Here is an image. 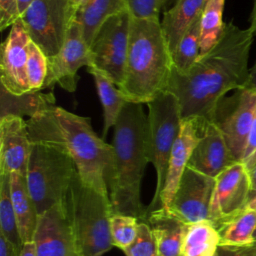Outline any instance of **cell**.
I'll return each mask as SVG.
<instances>
[{
    "instance_id": "obj_41",
    "label": "cell",
    "mask_w": 256,
    "mask_h": 256,
    "mask_svg": "<svg viewBox=\"0 0 256 256\" xmlns=\"http://www.w3.org/2000/svg\"><path fill=\"white\" fill-rule=\"evenodd\" d=\"M245 89L251 90L253 92L256 93V61L255 64L253 65L252 69L250 70V74H249V82L247 84V87Z\"/></svg>"
},
{
    "instance_id": "obj_9",
    "label": "cell",
    "mask_w": 256,
    "mask_h": 256,
    "mask_svg": "<svg viewBox=\"0 0 256 256\" xmlns=\"http://www.w3.org/2000/svg\"><path fill=\"white\" fill-rule=\"evenodd\" d=\"M131 19L129 11L112 16L100 27L90 45L92 66L107 74L118 88L125 76Z\"/></svg>"
},
{
    "instance_id": "obj_19",
    "label": "cell",
    "mask_w": 256,
    "mask_h": 256,
    "mask_svg": "<svg viewBox=\"0 0 256 256\" xmlns=\"http://www.w3.org/2000/svg\"><path fill=\"white\" fill-rule=\"evenodd\" d=\"M142 219L151 227L159 256H181L188 224L162 208L147 211Z\"/></svg>"
},
{
    "instance_id": "obj_31",
    "label": "cell",
    "mask_w": 256,
    "mask_h": 256,
    "mask_svg": "<svg viewBox=\"0 0 256 256\" xmlns=\"http://www.w3.org/2000/svg\"><path fill=\"white\" fill-rule=\"evenodd\" d=\"M47 56L32 40L27 46V77L30 92L42 90L47 75Z\"/></svg>"
},
{
    "instance_id": "obj_43",
    "label": "cell",
    "mask_w": 256,
    "mask_h": 256,
    "mask_svg": "<svg viewBox=\"0 0 256 256\" xmlns=\"http://www.w3.org/2000/svg\"><path fill=\"white\" fill-rule=\"evenodd\" d=\"M178 0H161V12L164 13L176 4Z\"/></svg>"
},
{
    "instance_id": "obj_1",
    "label": "cell",
    "mask_w": 256,
    "mask_h": 256,
    "mask_svg": "<svg viewBox=\"0 0 256 256\" xmlns=\"http://www.w3.org/2000/svg\"><path fill=\"white\" fill-rule=\"evenodd\" d=\"M254 35L251 27L241 29L233 22L225 23L216 44L197 58L188 74L181 75L172 68L167 91L178 98L182 119L211 122L227 92L247 87Z\"/></svg>"
},
{
    "instance_id": "obj_25",
    "label": "cell",
    "mask_w": 256,
    "mask_h": 256,
    "mask_svg": "<svg viewBox=\"0 0 256 256\" xmlns=\"http://www.w3.org/2000/svg\"><path fill=\"white\" fill-rule=\"evenodd\" d=\"M220 246V234L209 220L188 224L181 256H215Z\"/></svg>"
},
{
    "instance_id": "obj_11",
    "label": "cell",
    "mask_w": 256,
    "mask_h": 256,
    "mask_svg": "<svg viewBox=\"0 0 256 256\" xmlns=\"http://www.w3.org/2000/svg\"><path fill=\"white\" fill-rule=\"evenodd\" d=\"M238 92L232 108L220 100L211 122L221 131L233 158L241 162L256 111V93L248 89Z\"/></svg>"
},
{
    "instance_id": "obj_14",
    "label": "cell",
    "mask_w": 256,
    "mask_h": 256,
    "mask_svg": "<svg viewBox=\"0 0 256 256\" xmlns=\"http://www.w3.org/2000/svg\"><path fill=\"white\" fill-rule=\"evenodd\" d=\"M30 40L19 19L11 26L7 38L1 45V86L11 95L31 93L27 77V46Z\"/></svg>"
},
{
    "instance_id": "obj_39",
    "label": "cell",
    "mask_w": 256,
    "mask_h": 256,
    "mask_svg": "<svg viewBox=\"0 0 256 256\" xmlns=\"http://www.w3.org/2000/svg\"><path fill=\"white\" fill-rule=\"evenodd\" d=\"M20 256H37L35 242L34 241L25 242L20 251Z\"/></svg>"
},
{
    "instance_id": "obj_32",
    "label": "cell",
    "mask_w": 256,
    "mask_h": 256,
    "mask_svg": "<svg viewBox=\"0 0 256 256\" xmlns=\"http://www.w3.org/2000/svg\"><path fill=\"white\" fill-rule=\"evenodd\" d=\"M123 252L126 256H159L155 237L147 222L139 221L135 240Z\"/></svg>"
},
{
    "instance_id": "obj_28",
    "label": "cell",
    "mask_w": 256,
    "mask_h": 256,
    "mask_svg": "<svg viewBox=\"0 0 256 256\" xmlns=\"http://www.w3.org/2000/svg\"><path fill=\"white\" fill-rule=\"evenodd\" d=\"M2 94L7 97V100L2 98V113L1 117L5 115H16L22 117V115L33 116L40 109L53 105L55 98L52 94H42L40 92L27 93L21 96H15L9 94L1 86Z\"/></svg>"
},
{
    "instance_id": "obj_44",
    "label": "cell",
    "mask_w": 256,
    "mask_h": 256,
    "mask_svg": "<svg viewBox=\"0 0 256 256\" xmlns=\"http://www.w3.org/2000/svg\"><path fill=\"white\" fill-rule=\"evenodd\" d=\"M34 0H17L18 2V6H19V11H20V15H22L27 8L30 6V4L33 2Z\"/></svg>"
},
{
    "instance_id": "obj_13",
    "label": "cell",
    "mask_w": 256,
    "mask_h": 256,
    "mask_svg": "<svg viewBox=\"0 0 256 256\" xmlns=\"http://www.w3.org/2000/svg\"><path fill=\"white\" fill-rule=\"evenodd\" d=\"M215 178L186 167L168 212L186 224L208 220Z\"/></svg>"
},
{
    "instance_id": "obj_17",
    "label": "cell",
    "mask_w": 256,
    "mask_h": 256,
    "mask_svg": "<svg viewBox=\"0 0 256 256\" xmlns=\"http://www.w3.org/2000/svg\"><path fill=\"white\" fill-rule=\"evenodd\" d=\"M205 124L194 117L182 119L180 133L171 150L166 178L160 195L159 208L168 211L171 200L188 165L192 152L200 139Z\"/></svg>"
},
{
    "instance_id": "obj_42",
    "label": "cell",
    "mask_w": 256,
    "mask_h": 256,
    "mask_svg": "<svg viewBox=\"0 0 256 256\" xmlns=\"http://www.w3.org/2000/svg\"><path fill=\"white\" fill-rule=\"evenodd\" d=\"M243 256H256V241L246 247H243Z\"/></svg>"
},
{
    "instance_id": "obj_46",
    "label": "cell",
    "mask_w": 256,
    "mask_h": 256,
    "mask_svg": "<svg viewBox=\"0 0 256 256\" xmlns=\"http://www.w3.org/2000/svg\"><path fill=\"white\" fill-rule=\"evenodd\" d=\"M247 206L250 207V208H252V209H255V210H256V197H254V198L248 203Z\"/></svg>"
},
{
    "instance_id": "obj_15",
    "label": "cell",
    "mask_w": 256,
    "mask_h": 256,
    "mask_svg": "<svg viewBox=\"0 0 256 256\" xmlns=\"http://www.w3.org/2000/svg\"><path fill=\"white\" fill-rule=\"evenodd\" d=\"M33 241L37 256H78L68 223L65 201L39 216Z\"/></svg>"
},
{
    "instance_id": "obj_29",
    "label": "cell",
    "mask_w": 256,
    "mask_h": 256,
    "mask_svg": "<svg viewBox=\"0 0 256 256\" xmlns=\"http://www.w3.org/2000/svg\"><path fill=\"white\" fill-rule=\"evenodd\" d=\"M201 17L182 37L172 55L173 69L181 75L188 74L191 67L200 56Z\"/></svg>"
},
{
    "instance_id": "obj_3",
    "label": "cell",
    "mask_w": 256,
    "mask_h": 256,
    "mask_svg": "<svg viewBox=\"0 0 256 256\" xmlns=\"http://www.w3.org/2000/svg\"><path fill=\"white\" fill-rule=\"evenodd\" d=\"M113 161L108 176L112 212L142 219L146 213L141 203V181L149 162L147 116L142 104L126 102L115 125Z\"/></svg>"
},
{
    "instance_id": "obj_33",
    "label": "cell",
    "mask_w": 256,
    "mask_h": 256,
    "mask_svg": "<svg viewBox=\"0 0 256 256\" xmlns=\"http://www.w3.org/2000/svg\"><path fill=\"white\" fill-rule=\"evenodd\" d=\"M132 17L138 19H159L161 0H126Z\"/></svg>"
},
{
    "instance_id": "obj_10",
    "label": "cell",
    "mask_w": 256,
    "mask_h": 256,
    "mask_svg": "<svg viewBox=\"0 0 256 256\" xmlns=\"http://www.w3.org/2000/svg\"><path fill=\"white\" fill-rule=\"evenodd\" d=\"M47 59V75L42 89L59 85L68 92H74L79 80L78 70L83 66L92 65L90 47L84 40L77 22L73 21L69 26L59 52Z\"/></svg>"
},
{
    "instance_id": "obj_26",
    "label": "cell",
    "mask_w": 256,
    "mask_h": 256,
    "mask_svg": "<svg viewBox=\"0 0 256 256\" xmlns=\"http://www.w3.org/2000/svg\"><path fill=\"white\" fill-rule=\"evenodd\" d=\"M0 235L16 249H22L23 242L11 200L10 175H0Z\"/></svg>"
},
{
    "instance_id": "obj_48",
    "label": "cell",
    "mask_w": 256,
    "mask_h": 256,
    "mask_svg": "<svg viewBox=\"0 0 256 256\" xmlns=\"http://www.w3.org/2000/svg\"><path fill=\"white\" fill-rule=\"evenodd\" d=\"M254 197H256V195H255V196H254ZM254 197H253V198H254ZM253 198H252V199H253ZM252 199H251V200H252ZM251 200H250V201H251Z\"/></svg>"
},
{
    "instance_id": "obj_34",
    "label": "cell",
    "mask_w": 256,
    "mask_h": 256,
    "mask_svg": "<svg viewBox=\"0 0 256 256\" xmlns=\"http://www.w3.org/2000/svg\"><path fill=\"white\" fill-rule=\"evenodd\" d=\"M21 17L17 0H0V29L11 27Z\"/></svg>"
},
{
    "instance_id": "obj_35",
    "label": "cell",
    "mask_w": 256,
    "mask_h": 256,
    "mask_svg": "<svg viewBox=\"0 0 256 256\" xmlns=\"http://www.w3.org/2000/svg\"><path fill=\"white\" fill-rule=\"evenodd\" d=\"M254 154H256V111H255L254 119H253V122L251 125V129L249 132L246 149H245L243 159L241 162L245 161L246 159H248L249 157H251Z\"/></svg>"
},
{
    "instance_id": "obj_30",
    "label": "cell",
    "mask_w": 256,
    "mask_h": 256,
    "mask_svg": "<svg viewBox=\"0 0 256 256\" xmlns=\"http://www.w3.org/2000/svg\"><path fill=\"white\" fill-rule=\"evenodd\" d=\"M138 220L139 218L132 215L112 213L110 217V233L114 247L123 251L133 243L138 233Z\"/></svg>"
},
{
    "instance_id": "obj_5",
    "label": "cell",
    "mask_w": 256,
    "mask_h": 256,
    "mask_svg": "<svg viewBox=\"0 0 256 256\" xmlns=\"http://www.w3.org/2000/svg\"><path fill=\"white\" fill-rule=\"evenodd\" d=\"M67 218L78 256H103L112 247L110 199L75 175L66 200Z\"/></svg>"
},
{
    "instance_id": "obj_6",
    "label": "cell",
    "mask_w": 256,
    "mask_h": 256,
    "mask_svg": "<svg viewBox=\"0 0 256 256\" xmlns=\"http://www.w3.org/2000/svg\"><path fill=\"white\" fill-rule=\"evenodd\" d=\"M76 174L74 161L61 147L32 142L26 181L39 216L65 201Z\"/></svg>"
},
{
    "instance_id": "obj_20",
    "label": "cell",
    "mask_w": 256,
    "mask_h": 256,
    "mask_svg": "<svg viewBox=\"0 0 256 256\" xmlns=\"http://www.w3.org/2000/svg\"><path fill=\"white\" fill-rule=\"evenodd\" d=\"M206 0H178L163 13L161 28L173 55L182 37L202 16Z\"/></svg>"
},
{
    "instance_id": "obj_2",
    "label": "cell",
    "mask_w": 256,
    "mask_h": 256,
    "mask_svg": "<svg viewBox=\"0 0 256 256\" xmlns=\"http://www.w3.org/2000/svg\"><path fill=\"white\" fill-rule=\"evenodd\" d=\"M32 142H46L65 150L75 163L81 181L109 197L108 176L113 161V146L93 130L88 117L49 105L26 120Z\"/></svg>"
},
{
    "instance_id": "obj_45",
    "label": "cell",
    "mask_w": 256,
    "mask_h": 256,
    "mask_svg": "<svg viewBox=\"0 0 256 256\" xmlns=\"http://www.w3.org/2000/svg\"><path fill=\"white\" fill-rule=\"evenodd\" d=\"M254 32V34L256 35V0L254 1V6H253V10H252V14H251V26H250Z\"/></svg>"
},
{
    "instance_id": "obj_16",
    "label": "cell",
    "mask_w": 256,
    "mask_h": 256,
    "mask_svg": "<svg viewBox=\"0 0 256 256\" xmlns=\"http://www.w3.org/2000/svg\"><path fill=\"white\" fill-rule=\"evenodd\" d=\"M32 142L26 121L16 115L0 119V175L18 173L26 176Z\"/></svg>"
},
{
    "instance_id": "obj_36",
    "label": "cell",
    "mask_w": 256,
    "mask_h": 256,
    "mask_svg": "<svg viewBox=\"0 0 256 256\" xmlns=\"http://www.w3.org/2000/svg\"><path fill=\"white\" fill-rule=\"evenodd\" d=\"M242 163L245 165L247 169L250 184H251V193H250V200H251L256 195V155L252 156L251 158L247 159Z\"/></svg>"
},
{
    "instance_id": "obj_22",
    "label": "cell",
    "mask_w": 256,
    "mask_h": 256,
    "mask_svg": "<svg viewBox=\"0 0 256 256\" xmlns=\"http://www.w3.org/2000/svg\"><path fill=\"white\" fill-rule=\"evenodd\" d=\"M129 11L126 0H88L73 21L81 28L83 38L90 47L100 27L112 16Z\"/></svg>"
},
{
    "instance_id": "obj_12",
    "label": "cell",
    "mask_w": 256,
    "mask_h": 256,
    "mask_svg": "<svg viewBox=\"0 0 256 256\" xmlns=\"http://www.w3.org/2000/svg\"><path fill=\"white\" fill-rule=\"evenodd\" d=\"M250 193L251 184L245 165L242 162L232 164L215 178L208 220L218 228L248 205Z\"/></svg>"
},
{
    "instance_id": "obj_23",
    "label": "cell",
    "mask_w": 256,
    "mask_h": 256,
    "mask_svg": "<svg viewBox=\"0 0 256 256\" xmlns=\"http://www.w3.org/2000/svg\"><path fill=\"white\" fill-rule=\"evenodd\" d=\"M87 71L95 80L99 99L103 107L104 125L102 138H105L109 129L114 127L127 101L120 93L116 84L107 74L92 65L87 67Z\"/></svg>"
},
{
    "instance_id": "obj_21",
    "label": "cell",
    "mask_w": 256,
    "mask_h": 256,
    "mask_svg": "<svg viewBox=\"0 0 256 256\" xmlns=\"http://www.w3.org/2000/svg\"><path fill=\"white\" fill-rule=\"evenodd\" d=\"M10 188L12 205L21 240L23 244L33 241L39 215L29 192L26 176L18 173L10 174Z\"/></svg>"
},
{
    "instance_id": "obj_49",
    "label": "cell",
    "mask_w": 256,
    "mask_h": 256,
    "mask_svg": "<svg viewBox=\"0 0 256 256\" xmlns=\"http://www.w3.org/2000/svg\"><path fill=\"white\" fill-rule=\"evenodd\" d=\"M207 1H208V0H206V2H207Z\"/></svg>"
},
{
    "instance_id": "obj_37",
    "label": "cell",
    "mask_w": 256,
    "mask_h": 256,
    "mask_svg": "<svg viewBox=\"0 0 256 256\" xmlns=\"http://www.w3.org/2000/svg\"><path fill=\"white\" fill-rule=\"evenodd\" d=\"M20 251L0 235V256H20Z\"/></svg>"
},
{
    "instance_id": "obj_4",
    "label": "cell",
    "mask_w": 256,
    "mask_h": 256,
    "mask_svg": "<svg viewBox=\"0 0 256 256\" xmlns=\"http://www.w3.org/2000/svg\"><path fill=\"white\" fill-rule=\"evenodd\" d=\"M173 68L172 53L160 20L132 17L125 76L118 88L127 102L149 103L167 91Z\"/></svg>"
},
{
    "instance_id": "obj_40",
    "label": "cell",
    "mask_w": 256,
    "mask_h": 256,
    "mask_svg": "<svg viewBox=\"0 0 256 256\" xmlns=\"http://www.w3.org/2000/svg\"><path fill=\"white\" fill-rule=\"evenodd\" d=\"M88 0H68L69 3V8H70V12H71V16L72 19L74 20L77 12L85 5V3Z\"/></svg>"
},
{
    "instance_id": "obj_7",
    "label": "cell",
    "mask_w": 256,
    "mask_h": 256,
    "mask_svg": "<svg viewBox=\"0 0 256 256\" xmlns=\"http://www.w3.org/2000/svg\"><path fill=\"white\" fill-rule=\"evenodd\" d=\"M147 146L149 162L156 171V188L151 211L160 207V195L164 186L172 147L180 133L182 115L178 98L170 91L158 94L147 103Z\"/></svg>"
},
{
    "instance_id": "obj_27",
    "label": "cell",
    "mask_w": 256,
    "mask_h": 256,
    "mask_svg": "<svg viewBox=\"0 0 256 256\" xmlns=\"http://www.w3.org/2000/svg\"><path fill=\"white\" fill-rule=\"evenodd\" d=\"M225 0H208L201 17L200 55L210 50L220 38L223 29V8Z\"/></svg>"
},
{
    "instance_id": "obj_47",
    "label": "cell",
    "mask_w": 256,
    "mask_h": 256,
    "mask_svg": "<svg viewBox=\"0 0 256 256\" xmlns=\"http://www.w3.org/2000/svg\"><path fill=\"white\" fill-rule=\"evenodd\" d=\"M254 239H255V241H256V231H255V234H254Z\"/></svg>"
},
{
    "instance_id": "obj_24",
    "label": "cell",
    "mask_w": 256,
    "mask_h": 256,
    "mask_svg": "<svg viewBox=\"0 0 256 256\" xmlns=\"http://www.w3.org/2000/svg\"><path fill=\"white\" fill-rule=\"evenodd\" d=\"M220 246L246 247L255 242L256 210L246 206L218 228Z\"/></svg>"
},
{
    "instance_id": "obj_18",
    "label": "cell",
    "mask_w": 256,
    "mask_h": 256,
    "mask_svg": "<svg viewBox=\"0 0 256 256\" xmlns=\"http://www.w3.org/2000/svg\"><path fill=\"white\" fill-rule=\"evenodd\" d=\"M236 162L219 128L213 122H207L187 166L216 178L222 171Z\"/></svg>"
},
{
    "instance_id": "obj_8",
    "label": "cell",
    "mask_w": 256,
    "mask_h": 256,
    "mask_svg": "<svg viewBox=\"0 0 256 256\" xmlns=\"http://www.w3.org/2000/svg\"><path fill=\"white\" fill-rule=\"evenodd\" d=\"M20 19L47 58L59 52L73 22L68 0H34Z\"/></svg>"
},
{
    "instance_id": "obj_38",
    "label": "cell",
    "mask_w": 256,
    "mask_h": 256,
    "mask_svg": "<svg viewBox=\"0 0 256 256\" xmlns=\"http://www.w3.org/2000/svg\"><path fill=\"white\" fill-rule=\"evenodd\" d=\"M215 256H243V247L219 246Z\"/></svg>"
}]
</instances>
